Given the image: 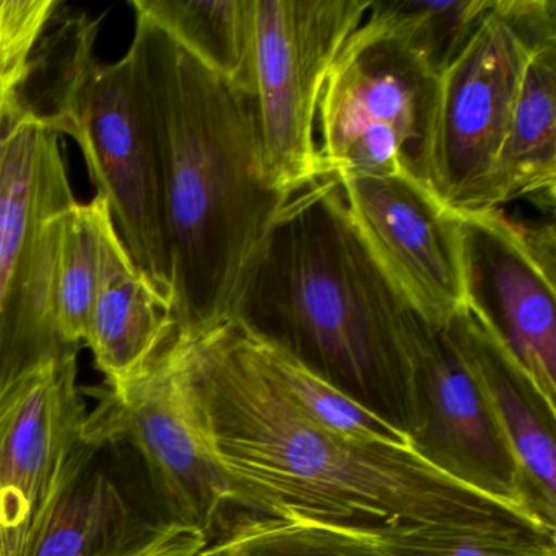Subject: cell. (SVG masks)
Returning a JSON list of instances; mask_svg holds the SVG:
<instances>
[{
  "label": "cell",
  "instance_id": "obj_6",
  "mask_svg": "<svg viewBox=\"0 0 556 556\" xmlns=\"http://www.w3.org/2000/svg\"><path fill=\"white\" fill-rule=\"evenodd\" d=\"M76 203L60 135L24 106L0 151V396L25 374L79 353L58 321L63 220Z\"/></svg>",
  "mask_w": 556,
  "mask_h": 556
},
{
  "label": "cell",
  "instance_id": "obj_7",
  "mask_svg": "<svg viewBox=\"0 0 556 556\" xmlns=\"http://www.w3.org/2000/svg\"><path fill=\"white\" fill-rule=\"evenodd\" d=\"M556 37L555 0H493L467 47L441 74L432 191L471 213L509 128L533 48Z\"/></svg>",
  "mask_w": 556,
  "mask_h": 556
},
{
  "label": "cell",
  "instance_id": "obj_3",
  "mask_svg": "<svg viewBox=\"0 0 556 556\" xmlns=\"http://www.w3.org/2000/svg\"><path fill=\"white\" fill-rule=\"evenodd\" d=\"M412 314L354 229L340 181L324 177L286 204L233 320L408 435Z\"/></svg>",
  "mask_w": 556,
  "mask_h": 556
},
{
  "label": "cell",
  "instance_id": "obj_12",
  "mask_svg": "<svg viewBox=\"0 0 556 556\" xmlns=\"http://www.w3.org/2000/svg\"><path fill=\"white\" fill-rule=\"evenodd\" d=\"M99 454L84 439L71 452L21 556H200L210 539L136 496Z\"/></svg>",
  "mask_w": 556,
  "mask_h": 556
},
{
  "label": "cell",
  "instance_id": "obj_11",
  "mask_svg": "<svg viewBox=\"0 0 556 556\" xmlns=\"http://www.w3.org/2000/svg\"><path fill=\"white\" fill-rule=\"evenodd\" d=\"M409 346L415 372L408 431L413 451L452 480L519 507L536 520L519 460L442 328L413 312Z\"/></svg>",
  "mask_w": 556,
  "mask_h": 556
},
{
  "label": "cell",
  "instance_id": "obj_9",
  "mask_svg": "<svg viewBox=\"0 0 556 556\" xmlns=\"http://www.w3.org/2000/svg\"><path fill=\"white\" fill-rule=\"evenodd\" d=\"M458 216L465 308L555 403V223H522L503 207Z\"/></svg>",
  "mask_w": 556,
  "mask_h": 556
},
{
  "label": "cell",
  "instance_id": "obj_16",
  "mask_svg": "<svg viewBox=\"0 0 556 556\" xmlns=\"http://www.w3.org/2000/svg\"><path fill=\"white\" fill-rule=\"evenodd\" d=\"M526 200L553 216L556 201V37L533 48L506 138L471 213Z\"/></svg>",
  "mask_w": 556,
  "mask_h": 556
},
{
  "label": "cell",
  "instance_id": "obj_22",
  "mask_svg": "<svg viewBox=\"0 0 556 556\" xmlns=\"http://www.w3.org/2000/svg\"><path fill=\"white\" fill-rule=\"evenodd\" d=\"M99 271V240L90 204L77 201L64 214L58 262V321L71 346L86 343Z\"/></svg>",
  "mask_w": 556,
  "mask_h": 556
},
{
  "label": "cell",
  "instance_id": "obj_20",
  "mask_svg": "<svg viewBox=\"0 0 556 556\" xmlns=\"http://www.w3.org/2000/svg\"><path fill=\"white\" fill-rule=\"evenodd\" d=\"M386 556H556V532L535 526H412L363 532Z\"/></svg>",
  "mask_w": 556,
  "mask_h": 556
},
{
  "label": "cell",
  "instance_id": "obj_19",
  "mask_svg": "<svg viewBox=\"0 0 556 556\" xmlns=\"http://www.w3.org/2000/svg\"><path fill=\"white\" fill-rule=\"evenodd\" d=\"M247 334L269 376L312 421L344 438L412 447V441L405 432L334 389L285 351L263 343L249 331Z\"/></svg>",
  "mask_w": 556,
  "mask_h": 556
},
{
  "label": "cell",
  "instance_id": "obj_15",
  "mask_svg": "<svg viewBox=\"0 0 556 556\" xmlns=\"http://www.w3.org/2000/svg\"><path fill=\"white\" fill-rule=\"evenodd\" d=\"M99 271L86 344L109 386L125 382L172 324L170 305L123 242L109 203L90 201Z\"/></svg>",
  "mask_w": 556,
  "mask_h": 556
},
{
  "label": "cell",
  "instance_id": "obj_13",
  "mask_svg": "<svg viewBox=\"0 0 556 556\" xmlns=\"http://www.w3.org/2000/svg\"><path fill=\"white\" fill-rule=\"evenodd\" d=\"M86 402L77 356L37 367L0 396V522L21 556L71 452L83 442Z\"/></svg>",
  "mask_w": 556,
  "mask_h": 556
},
{
  "label": "cell",
  "instance_id": "obj_14",
  "mask_svg": "<svg viewBox=\"0 0 556 556\" xmlns=\"http://www.w3.org/2000/svg\"><path fill=\"white\" fill-rule=\"evenodd\" d=\"M442 331L519 460L533 517L556 532V403L467 308Z\"/></svg>",
  "mask_w": 556,
  "mask_h": 556
},
{
  "label": "cell",
  "instance_id": "obj_1",
  "mask_svg": "<svg viewBox=\"0 0 556 556\" xmlns=\"http://www.w3.org/2000/svg\"><path fill=\"white\" fill-rule=\"evenodd\" d=\"M188 331L198 422L237 510L353 532L412 523L545 529L452 480L413 447L344 438L312 421L236 320Z\"/></svg>",
  "mask_w": 556,
  "mask_h": 556
},
{
  "label": "cell",
  "instance_id": "obj_23",
  "mask_svg": "<svg viewBox=\"0 0 556 556\" xmlns=\"http://www.w3.org/2000/svg\"><path fill=\"white\" fill-rule=\"evenodd\" d=\"M60 0H0V100H21L31 61Z\"/></svg>",
  "mask_w": 556,
  "mask_h": 556
},
{
  "label": "cell",
  "instance_id": "obj_18",
  "mask_svg": "<svg viewBox=\"0 0 556 556\" xmlns=\"http://www.w3.org/2000/svg\"><path fill=\"white\" fill-rule=\"evenodd\" d=\"M200 556H386L366 533L236 510Z\"/></svg>",
  "mask_w": 556,
  "mask_h": 556
},
{
  "label": "cell",
  "instance_id": "obj_21",
  "mask_svg": "<svg viewBox=\"0 0 556 556\" xmlns=\"http://www.w3.org/2000/svg\"><path fill=\"white\" fill-rule=\"evenodd\" d=\"M493 0H370L382 18L441 76L473 37Z\"/></svg>",
  "mask_w": 556,
  "mask_h": 556
},
{
  "label": "cell",
  "instance_id": "obj_24",
  "mask_svg": "<svg viewBox=\"0 0 556 556\" xmlns=\"http://www.w3.org/2000/svg\"><path fill=\"white\" fill-rule=\"evenodd\" d=\"M22 110H24L22 100H17V102H4V100H0V151H2V144H4L9 129L12 128L15 119L21 115Z\"/></svg>",
  "mask_w": 556,
  "mask_h": 556
},
{
  "label": "cell",
  "instance_id": "obj_2",
  "mask_svg": "<svg viewBox=\"0 0 556 556\" xmlns=\"http://www.w3.org/2000/svg\"><path fill=\"white\" fill-rule=\"evenodd\" d=\"M157 144L172 320H233L250 273L292 197L263 157L255 100L136 12L128 50Z\"/></svg>",
  "mask_w": 556,
  "mask_h": 556
},
{
  "label": "cell",
  "instance_id": "obj_8",
  "mask_svg": "<svg viewBox=\"0 0 556 556\" xmlns=\"http://www.w3.org/2000/svg\"><path fill=\"white\" fill-rule=\"evenodd\" d=\"M370 0H252V96L263 157L289 197L321 178L317 110L331 64Z\"/></svg>",
  "mask_w": 556,
  "mask_h": 556
},
{
  "label": "cell",
  "instance_id": "obj_17",
  "mask_svg": "<svg viewBox=\"0 0 556 556\" xmlns=\"http://www.w3.org/2000/svg\"><path fill=\"white\" fill-rule=\"evenodd\" d=\"M131 5L207 70L252 93V0H132Z\"/></svg>",
  "mask_w": 556,
  "mask_h": 556
},
{
  "label": "cell",
  "instance_id": "obj_5",
  "mask_svg": "<svg viewBox=\"0 0 556 556\" xmlns=\"http://www.w3.org/2000/svg\"><path fill=\"white\" fill-rule=\"evenodd\" d=\"M439 86L428 61L369 9L321 89L315 126L321 178L402 177L432 191Z\"/></svg>",
  "mask_w": 556,
  "mask_h": 556
},
{
  "label": "cell",
  "instance_id": "obj_4",
  "mask_svg": "<svg viewBox=\"0 0 556 556\" xmlns=\"http://www.w3.org/2000/svg\"><path fill=\"white\" fill-rule=\"evenodd\" d=\"M99 30L100 21L86 12L58 11L35 51L21 100L48 129L70 135L83 149L97 197L109 203L132 258L168 302L164 200L151 115L128 54L118 63L97 58Z\"/></svg>",
  "mask_w": 556,
  "mask_h": 556
},
{
  "label": "cell",
  "instance_id": "obj_10",
  "mask_svg": "<svg viewBox=\"0 0 556 556\" xmlns=\"http://www.w3.org/2000/svg\"><path fill=\"white\" fill-rule=\"evenodd\" d=\"M338 181L380 271L419 318L444 328L465 307L460 216L406 178L346 175Z\"/></svg>",
  "mask_w": 556,
  "mask_h": 556
},
{
  "label": "cell",
  "instance_id": "obj_25",
  "mask_svg": "<svg viewBox=\"0 0 556 556\" xmlns=\"http://www.w3.org/2000/svg\"><path fill=\"white\" fill-rule=\"evenodd\" d=\"M0 556H9L8 540H5L4 527L0 522Z\"/></svg>",
  "mask_w": 556,
  "mask_h": 556
}]
</instances>
